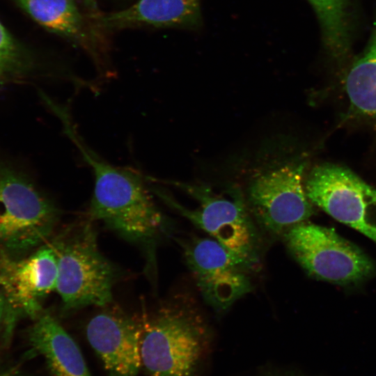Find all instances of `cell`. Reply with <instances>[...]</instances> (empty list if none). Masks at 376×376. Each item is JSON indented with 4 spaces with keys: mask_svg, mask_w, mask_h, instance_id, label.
Wrapping results in <instances>:
<instances>
[{
    "mask_svg": "<svg viewBox=\"0 0 376 376\" xmlns=\"http://www.w3.org/2000/svg\"><path fill=\"white\" fill-rule=\"evenodd\" d=\"M65 134L77 147L94 177L88 210L91 221H102L125 240L152 248L165 228V219L148 189L145 178L132 169L114 166L86 145L75 125Z\"/></svg>",
    "mask_w": 376,
    "mask_h": 376,
    "instance_id": "1",
    "label": "cell"
},
{
    "mask_svg": "<svg viewBox=\"0 0 376 376\" xmlns=\"http://www.w3.org/2000/svg\"><path fill=\"white\" fill-rule=\"evenodd\" d=\"M211 340L210 324L196 304L171 303L142 324L141 368L148 376H196Z\"/></svg>",
    "mask_w": 376,
    "mask_h": 376,
    "instance_id": "2",
    "label": "cell"
},
{
    "mask_svg": "<svg viewBox=\"0 0 376 376\" xmlns=\"http://www.w3.org/2000/svg\"><path fill=\"white\" fill-rule=\"evenodd\" d=\"M51 242L57 258L56 290L63 313L109 304L116 271L100 251L91 224L68 229Z\"/></svg>",
    "mask_w": 376,
    "mask_h": 376,
    "instance_id": "3",
    "label": "cell"
},
{
    "mask_svg": "<svg viewBox=\"0 0 376 376\" xmlns=\"http://www.w3.org/2000/svg\"><path fill=\"white\" fill-rule=\"evenodd\" d=\"M167 182L185 191L198 205L192 209L186 207L163 189L154 188L164 203L230 252L251 265L255 263L258 233L246 201L240 189L230 188L217 193L203 184Z\"/></svg>",
    "mask_w": 376,
    "mask_h": 376,
    "instance_id": "4",
    "label": "cell"
},
{
    "mask_svg": "<svg viewBox=\"0 0 376 376\" xmlns=\"http://www.w3.org/2000/svg\"><path fill=\"white\" fill-rule=\"evenodd\" d=\"M59 212L24 173L0 164V249L11 256L45 244Z\"/></svg>",
    "mask_w": 376,
    "mask_h": 376,
    "instance_id": "5",
    "label": "cell"
},
{
    "mask_svg": "<svg viewBox=\"0 0 376 376\" xmlns=\"http://www.w3.org/2000/svg\"><path fill=\"white\" fill-rule=\"evenodd\" d=\"M283 236L297 262L320 280L345 285L358 283L374 272L370 258L333 229L305 221Z\"/></svg>",
    "mask_w": 376,
    "mask_h": 376,
    "instance_id": "6",
    "label": "cell"
},
{
    "mask_svg": "<svg viewBox=\"0 0 376 376\" xmlns=\"http://www.w3.org/2000/svg\"><path fill=\"white\" fill-rule=\"evenodd\" d=\"M57 258L52 242L45 243L29 256L18 258L0 249V290L6 301L3 338L11 340L17 322L36 319L45 297L56 289Z\"/></svg>",
    "mask_w": 376,
    "mask_h": 376,
    "instance_id": "7",
    "label": "cell"
},
{
    "mask_svg": "<svg viewBox=\"0 0 376 376\" xmlns=\"http://www.w3.org/2000/svg\"><path fill=\"white\" fill-rule=\"evenodd\" d=\"M305 168L303 161L291 160L261 171L250 180L249 210L269 234L283 235L313 214L303 184Z\"/></svg>",
    "mask_w": 376,
    "mask_h": 376,
    "instance_id": "8",
    "label": "cell"
},
{
    "mask_svg": "<svg viewBox=\"0 0 376 376\" xmlns=\"http://www.w3.org/2000/svg\"><path fill=\"white\" fill-rule=\"evenodd\" d=\"M305 190L312 203L376 242V190L350 170L318 165L311 171Z\"/></svg>",
    "mask_w": 376,
    "mask_h": 376,
    "instance_id": "9",
    "label": "cell"
},
{
    "mask_svg": "<svg viewBox=\"0 0 376 376\" xmlns=\"http://www.w3.org/2000/svg\"><path fill=\"white\" fill-rule=\"evenodd\" d=\"M183 253L198 290L215 311L223 312L252 290L251 264L212 238H192Z\"/></svg>",
    "mask_w": 376,
    "mask_h": 376,
    "instance_id": "10",
    "label": "cell"
},
{
    "mask_svg": "<svg viewBox=\"0 0 376 376\" xmlns=\"http://www.w3.org/2000/svg\"><path fill=\"white\" fill-rule=\"evenodd\" d=\"M142 326L117 312L93 317L86 328L87 340L109 376H137L141 368Z\"/></svg>",
    "mask_w": 376,
    "mask_h": 376,
    "instance_id": "11",
    "label": "cell"
},
{
    "mask_svg": "<svg viewBox=\"0 0 376 376\" xmlns=\"http://www.w3.org/2000/svg\"><path fill=\"white\" fill-rule=\"evenodd\" d=\"M201 19L200 0H139L117 12L97 15L94 22L104 29L136 26H194Z\"/></svg>",
    "mask_w": 376,
    "mask_h": 376,
    "instance_id": "12",
    "label": "cell"
},
{
    "mask_svg": "<svg viewBox=\"0 0 376 376\" xmlns=\"http://www.w3.org/2000/svg\"><path fill=\"white\" fill-rule=\"evenodd\" d=\"M34 321L28 340L53 376H92L78 345L53 315L42 312Z\"/></svg>",
    "mask_w": 376,
    "mask_h": 376,
    "instance_id": "13",
    "label": "cell"
},
{
    "mask_svg": "<svg viewBox=\"0 0 376 376\" xmlns=\"http://www.w3.org/2000/svg\"><path fill=\"white\" fill-rule=\"evenodd\" d=\"M36 22L76 43L87 39V29L76 0H15Z\"/></svg>",
    "mask_w": 376,
    "mask_h": 376,
    "instance_id": "14",
    "label": "cell"
},
{
    "mask_svg": "<svg viewBox=\"0 0 376 376\" xmlns=\"http://www.w3.org/2000/svg\"><path fill=\"white\" fill-rule=\"evenodd\" d=\"M345 91L355 111L376 119V26L365 52L349 70Z\"/></svg>",
    "mask_w": 376,
    "mask_h": 376,
    "instance_id": "15",
    "label": "cell"
},
{
    "mask_svg": "<svg viewBox=\"0 0 376 376\" xmlns=\"http://www.w3.org/2000/svg\"><path fill=\"white\" fill-rule=\"evenodd\" d=\"M318 16L323 39L331 54L343 56L349 47V0H308Z\"/></svg>",
    "mask_w": 376,
    "mask_h": 376,
    "instance_id": "16",
    "label": "cell"
},
{
    "mask_svg": "<svg viewBox=\"0 0 376 376\" xmlns=\"http://www.w3.org/2000/svg\"><path fill=\"white\" fill-rule=\"evenodd\" d=\"M32 68V61L0 22V89Z\"/></svg>",
    "mask_w": 376,
    "mask_h": 376,
    "instance_id": "17",
    "label": "cell"
},
{
    "mask_svg": "<svg viewBox=\"0 0 376 376\" xmlns=\"http://www.w3.org/2000/svg\"><path fill=\"white\" fill-rule=\"evenodd\" d=\"M6 308L5 297L2 291L0 290V324L3 322Z\"/></svg>",
    "mask_w": 376,
    "mask_h": 376,
    "instance_id": "18",
    "label": "cell"
},
{
    "mask_svg": "<svg viewBox=\"0 0 376 376\" xmlns=\"http://www.w3.org/2000/svg\"><path fill=\"white\" fill-rule=\"evenodd\" d=\"M85 6L91 10H95L97 8L96 0H83Z\"/></svg>",
    "mask_w": 376,
    "mask_h": 376,
    "instance_id": "19",
    "label": "cell"
},
{
    "mask_svg": "<svg viewBox=\"0 0 376 376\" xmlns=\"http://www.w3.org/2000/svg\"><path fill=\"white\" fill-rule=\"evenodd\" d=\"M276 376V375H274ZM277 376H293V375H277Z\"/></svg>",
    "mask_w": 376,
    "mask_h": 376,
    "instance_id": "20",
    "label": "cell"
},
{
    "mask_svg": "<svg viewBox=\"0 0 376 376\" xmlns=\"http://www.w3.org/2000/svg\"><path fill=\"white\" fill-rule=\"evenodd\" d=\"M12 376H24V375H12Z\"/></svg>",
    "mask_w": 376,
    "mask_h": 376,
    "instance_id": "21",
    "label": "cell"
}]
</instances>
